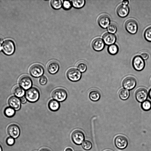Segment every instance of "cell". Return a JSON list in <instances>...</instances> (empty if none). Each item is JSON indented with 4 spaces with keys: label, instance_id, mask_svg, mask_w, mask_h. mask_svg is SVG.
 Returning <instances> with one entry per match:
<instances>
[{
    "label": "cell",
    "instance_id": "cell-20",
    "mask_svg": "<svg viewBox=\"0 0 151 151\" xmlns=\"http://www.w3.org/2000/svg\"><path fill=\"white\" fill-rule=\"evenodd\" d=\"M48 105L49 109L52 111H57L59 109L60 106L59 101L53 99L49 101Z\"/></svg>",
    "mask_w": 151,
    "mask_h": 151
},
{
    "label": "cell",
    "instance_id": "cell-28",
    "mask_svg": "<svg viewBox=\"0 0 151 151\" xmlns=\"http://www.w3.org/2000/svg\"><path fill=\"white\" fill-rule=\"evenodd\" d=\"M141 106L143 110L149 111L151 109V102L149 100H146L142 102Z\"/></svg>",
    "mask_w": 151,
    "mask_h": 151
},
{
    "label": "cell",
    "instance_id": "cell-32",
    "mask_svg": "<svg viewBox=\"0 0 151 151\" xmlns=\"http://www.w3.org/2000/svg\"><path fill=\"white\" fill-rule=\"evenodd\" d=\"M82 146L84 149L86 150H90L92 147V144L89 141L86 140L82 143Z\"/></svg>",
    "mask_w": 151,
    "mask_h": 151
},
{
    "label": "cell",
    "instance_id": "cell-30",
    "mask_svg": "<svg viewBox=\"0 0 151 151\" xmlns=\"http://www.w3.org/2000/svg\"><path fill=\"white\" fill-rule=\"evenodd\" d=\"M144 36L147 41L151 42V26L145 30L144 33Z\"/></svg>",
    "mask_w": 151,
    "mask_h": 151
},
{
    "label": "cell",
    "instance_id": "cell-36",
    "mask_svg": "<svg viewBox=\"0 0 151 151\" xmlns=\"http://www.w3.org/2000/svg\"><path fill=\"white\" fill-rule=\"evenodd\" d=\"M140 56L143 60H146L149 57L148 54L146 52H142Z\"/></svg>",
    "mask_w": 151,
    "mask_h": 151
},
{
    "label": "cell",
    "instance_id": "cell-44",
    "mask_svg": "<svg viewBox=\"0 0 151 151\" xmlns=\"http://www.w3.org/2000/svg\"><path fill=\"white\" fill-rule=\"evenodd\" d=\"M109 151V150H107V151Z\"/></svg>",
    "mask_w": 151,
    "mask_h": 151
},
{
    "label": "cell",
    "instance_id": "cell-12",
    "mask_svg": "<svg viewBox=\"0 0 151 151\" xmlns=\"http://www.w3.org/2000/svg\"><path fill=\"white\" fill-rule=\"evenodd\" d=\"M115 144L118 148L123 149L127 146L128 140L125 137L122 135H119L115 138Z\"/></svg>",
    "mask_w": 151,
    "mask_h": 151
},
{
    "label": "cell",
    "instance_id": "cell-9",
    "mask_svg": "<svg viewBox=\"0 0 151 151\" xmlns=\"http://www.w3.org/2000/svg\"><path fill=\"white\" fill-rule=\"evenodd\" d=\"M19 84L24 89L28 90L30 88L32 84L30 78L27 75L21 76L19 80Z\"/></svg>",
    "mask_w": 151,
    "mask_h": 151
},
{
    "label": "cell",
    "instance_id": "cell-40",
    "mask_svg": "<svg viewBox=\"0 0 151 151\" xmlns=\"http://www.w3.org/2000/svg\"><path fill=\"white\" fill-rule=\"evenodd\" d=\"M65 151H73L72 149L71 148L68 147V148H67L66 149Z\"/></svg>",
    "mask_w": 151,
    "mask_h": 151
},
{
    "label": "cell",
    "instance_id": "cell-42",
    "mask_svg": "<svg viewBox=\"0 0 151 151\" xmlns=\"http://www.w3.org/2000/svg\"><path fill=\"white\" fill-rule=\"evenodd\" d=\"M3 42V40L0 37V45H1Z\"/></svg>",
    "mask_w": 151,
    "mask_h": 151
},
{
    "label": "cell",
    "instance_id": "cell-22",
    "mask_svg": "<svg viewBox=\"0 0 151 151\" xmlns=\"http://www.w3.org/2000/svg\"><path fill=\"white\" fill-rule=\"evenodd\" d=\"M13 92L16 96L18 97L21 98L24 95L25 91L21 87L17 86L14 88L13 90Z\"/></svg>",
    "mask_w": 151,
    "mask_h": 151
},
{
    "label": "cell",
    "instance_id": "cell-8",
    "mask_svg": "<svg viewBox=\"0 0 151 151\" xmlns=\"http://www.w3.org/2000/svg\"><path fill=\"white\" fill-rule=\"evenodd\" d=\"M132 64L134 68L138 71L142 70L145 65L144 60L139 55L136 56L134 58Z\"/></svg>",
    "mask_w": 151,
    "mask_h": 151
},
{
    "label": "cell",
    "instance_id": "cell-11",
    "mask_svg": "<svg viewBox=\"0 0 151 151\" xmlns=\"http://www.w3.org/2000/svg\"><path fill=\"white\" fill-rule=\"evenodd\" d=\"M147 96V92L144 88H139L137 89L135 92L136 99L139 102H143L145 101Z\"/></svg>",
    "mask_w": 151,
    "mask_h": 151
},
{
    "label": "cell",
    "instance_id": "cell-41",
    "mask_svg": "<svg viewBox=\"0 0 151 151\" xmlns=\"http://www.w3.org/2000/svg\"><path fill=\"white\" fill-rule=\"evenodd\" d=\"M148 94L150 98L151 99V89L149 91Z\"/></svg>",
    "mask_w": 151,
    "mask_h": 151
},
{
    "label": "cell",
    "instance_id": "cell-3",
    "mask_svg": "<svg viewBox=\"0 0 151 151\" xmlns=\"http://www.w3.org/2000/svg\"><path fill=\"white\" fill-rule=\"evenodd\" d=\"M1 48L5 54L11 55L14 53L15 51L14 43L11 40H6L3 43Z\"/></svg>",
    "mask_w": 151,
    "mask_h": 151
},
{
    "label": "cell",
    "instance_id": "cell-4",
    "mask_svg": "<svg viewBox=\"0 0 151 151\" xmlns=\"http://www.w3.org/2000/svg\"><path fill=\"white\" fill-rule=\"evenodd\" d=\"M68 78L72 81H79L81 77V73L78 69L72 68L69 69L67 72Z\"/></svg>",
    "mask_w": 151,
    "mask_h": 151
},
{
    "label": "cell",
    "instance_id": "cell-33",
    "mask_svg": "<svg viewBox=\"0 0 151 151\" xmlns=\"http://www.w3.org/2000/svg\"><path fill=\"white\" fill-rule=\"evenodd\" d=\"M72 3L70 1H65L63 4V7L65 10H69L71 9L72 7Z\"/></svg>",
    "mask_w": 151,
    "mask_h": 151
},
{
    "label": "cell",
    "instance_id": "cell-17",
    "mask_svg": "<svg viewBox=\"0 0 151 151\" xmlns=\"http://www.w3.org/2000/svg\"><path fill=\"white\" fill-rule=\"evenodd\" d=\"M102 39L104 43L108 45H110L116 42V37L113 34L106 32L103 35Z\"/></svg>",
    "mask_w": 151,
    "mask_h": 151
},
{
    "label": "cell",
    "instance_id": "cell-37",
    "mask_svg": "<svg viewBox=\"0 0 151 151\" xmlns=\"http://www.w3.org/2000/svg\"><path fill=\"white\" fill-rule=\"evenodd\" d=\"M20 101L21 102L22 104L25 103L27 101V99L25 97L22 96L20 98Z\"/></svg>",
    "mask_w": 151,
    "mask_h": 151
},
{
    "label": "cell",
    "instance_id": "cell-10",
    "mask_svg": "<svg viewBox=\"0 0 151 151\" xmlns=\"http://www.w3.org/2000/svg\"><path fill=\"white\" fill-rule=\"evenodd\" d=\"M136 84V81L134 77L127 76L125 78L122 82L123 87L127 90H130L134 88Z\"/></svg>",
    "mask_w": 151,
    "mask_h": 151
},
{
    "label": "cell",
    "instance_id": "cell-24",
    "mask_svg": "<svg viewBox=\"0 0 151 151\" xmlns=\"http://www.w3.org/2000/svg\"><path fill=\"white\" fill-rule=\"evenodd\" d=\"M109 53L112 55L116 54L119 51V48L117 45L115 44L109 45L107 49Z\"/></svg>",
    "mask_w": 151,
    "mask_h": 151
},
{
    "label": "cell",
    "instance_id": "cell-38",
    "mask_svg": "<svg viewBox=\"0 0 151 151\" xmlns=\"http://www.w3.org/2000/svg\"><path fill=\"white\" fill-rule=\"evenodd\" d=\"M122 3L123 4L127 5L129 3V1L128 0H124L122 1Z\"/></svg>",
    "mask_w": 151,
    "mask_h": 151
},
{
    "label": "cell",
    "instance_id": "cell-34",
    "mask_svg": "<svg viewBox=\"0 0 151 151\" xmlns=\"http://www.w3.org/2000/svg\"><path fill=\"white\" fill-rule=\"evenodd\" d=\"M47 79L45 76H42L40 78L39 83L41 85H45L47 83Z\"/></svg>",
    "mask_w": 151,
    "mask_h": 151
},
{
    "label": "cell",
    "instance_id": "cell-7",
    "mask_svg": "<svg viewBox=\"0 0 151 151\" xmlns=\"http://www.w3.org/2000/svg\"><path fill=\"white\" fill-rule=\"evenodd\" d=\"M84 138L83 132L79 130H75L72 134V140L73 142L76 145H81L83 142Z\"/></svg>",
    "mask_w": 151,
    "mask_h": 151
},
{
    "label": "cell",
    "instance_id": "cell-27",
    "mask_svg": "<svg viewBox=\"0 0 151 151\" xmlns=\"http://www.w3.org/2000/svg\"><path fill=\"white\" fill-rule=\"evenodd\" d=\"M4 113L6 116L9 117H12L14 115L15 111L12 108L9 107L5 109Z\"/></svg>",
    "mask_w": 151,
    "mask_h": 151
},
{
    "label": "cell",
    "instance_id": "cell-25",
    "mask_svg": "<svg viewBox=\"0 0 151 151\" xmlns=\"http://www.w3.org/2000/svg\"><path fill=\"white\" fill-rule=\"evenodd\" d=\"M50 5L52 7L55 9H60L62 5V1L61 0H52L50 1Z\"/></svg>",
    "mask_w": 151,
    "mask_h": 151
},
{
    "label": "cell",
    "instance_id": "cell-45",
    "mask_svg": "<svg viewBox=\"0 0 151 151\" xmlns=\"http://www.w3.org/2000/svg\"></svg>",
    "mask_w": 151,
    "mask_h": 151
},
{
    "label": "cell",
    "instance_id": "cell-18",
    "mask_svg": "<svg viewBox=\"0 0 151 151\" xmlns=\"http://www.w3.org/2000/svg\"><path fill=\"white\" fill-rule=\"evenodd\" d=\"M129 8L126 5L121 4L117 7L116 12L118 15L121 17L127 16L129 12Z\"/></svg>",
    "mask_w": 151,
    "mask_h": 151
},
{
    "label": "cell",
    "instance_id": "cell-35",
    "mask_svg": "<svg viewBox=\"0 0 151 151\" xmlns=\"http://www.w3.org/2000/svg\"><path fill=\"white\" fill-rule=\"evenodd\" d=\"M15 140L12 137H8L6 140L7 144L11 146L13 145L14 143Z\"/></svg>",
    "mask_w": 151,
    "mask_h": 151
},
{
    "label": "cell",
    "instance_id": "cell-13",
    "mask_svg": "<svg viewBox=\"0 0 151 151\" xmlns=\"http://www.w3.org/2000/svg\"><path fill=\"white\" fill-rule=\"evenodd\" d=\"M7 131L8 134L12 137L17 138L19 136L20 130L18 126L15 124H12L8 127Z\"/></svg>",
    "mask_w": 151,
    "mask_h": 151
},
{
    "label": "cell",
    "instance_id": "cell-43",
    "mask_svg": "<svg viewBox=\"0 0 151 151\" xmlns=\"http://www.w3.org/2000/svg\"><path fill=\"white\" fill-rule=\"evenodd\" d=\"M0 151H2V147L0 145Z\"/></svg>",
    "mask_w": 151,
    "mask_h": 151
},
{
    "label": "cell",
    "instance_id": "cell-29",
    "mask_svg": "<svg viewBox=\"0 0 151 151\" xmlns=\"http://www.w3.org/2000/svg\"><path fill=\"white\" fill-rule=\"evenodd\" d=\"M77 69L81 72H85L87 69V65L84 62H80L78 63L77 65Z\"/></svg>",
    "mask_w": 151,
    "mask_h": 151
},
{
    "label": "cell",
    "instance_id": "cell-1",
    "mask_svg": "<svg viewBox=\"0 0 151 151\" xmlns=\"http://www.w3.org/2000/svg\"><path fill=\"white\" fill-rule=\"evenodd\" d=\"M40 96L38 90L36 88L33 87L28 89L25 93V97L30 102H35L39 99Z\"/></svg>",
    "mask_w": 151,
    "mask_h": 151
},
{
    "label": "cell",
    "instance_id": "cell-2",
    "mask_svg": "<svg viewBox=\"0 0 151 151\" xmlns=\"http://www.w3.org/2000/svg\"><path fill=\"white\" fill-rule=\"evenodd\" d=\"M52 96L54 99L59 102H62L66 99L67 93L65 89L62 88H58L52 92Z\"/></svg>",
    "mask_w": 151,
    "mask_h": 151
},
{
    "label": "cell",
    "instance_id": "cell-6",
    "mask_svg": "<svg viewBox=\"0 0 151 151\" xmlns=\"http://www.w3.org/2000/svg\"><path fill=\"white\" fill-rule=\"evenodd\" d=\"M125 27L127 31L129 33L134 34L136 33L138 28L136 21L132 19L127 20L125 24Z\"/></svg>",
    "mask_w": 151,
    "mask_h": 151
},
{
    "label": "cell",
    "instance_id": "cell-5",
    "mask_svg": "<svg viewBox=\"0 0 151 151\" xmlns=\"http://www.w3.org/2000/svg\"><path fill=\"white\" fill-rule=\"evenodd\" d=\"M29 73L31 75L34 77H39L42 76L44 70L43 67L39 64H35L30 68Z\"/></svg>",
    "mask_w": 151,
    "mask_h": 151
},
{
    "label": "cell",
    "instance_id": "cell-31",
    "mask_svg": "<svg viewBox=\"0 0 151 151\" xmlns=\"http://www.w3.org/2000/svg\"><path fill=\"white\" fill-rule=\"evenodd\" d=\"M117 27L114 23H110L107 27V30L110 33L114 34L117 31Z\"/></svg>",
    "mask_w": 151,
    "mask_h": 151
},
{
    "label": "cell",
    "instance_id": "cell-16",
    "mask_svg": "<svg viewBox=\"0 0 151 151\" xmlns=\"http://www.w3.org/2000/svg\"><path fill=\"white\" fill-rule=\"evenodd\" d=\"M93 49L96 51H100L104 48L105 44L104 41L100 38L94 39L91 44Z\"/></svg>",
    "mask_w": 151,
    "mask_h": 151
},
{
    "label": "cell",
    "instance_id": "cell-14",
    "mask_svg": "<svg viewBox=\"0 0 151 151\" xmlns=\"http://www.w3.org/2000/svg\"><path fill=\"white\" fill-rule=\"evenodd\" d=\"M110 18L107 15L103 14L98 18V22L99 25L102 28L105 29L109 26L110 23Z\"/></svg>",
    "mask_w": 151,
    "mask_h": 151
},
{
    "label": "cell",
    "instance_id": "cell-15",
    "mask_svg": "<svg viewBox=\"0 0 151 151\" xmlns=\"http://www.w3.org/2000/svg\"><path fill=\"white\" fill-rule=\"evenodd\" d=\"M8 104L10 107L16 110H19L21 106L20 99L15 96H12L9 99Z\"/></svg>",
    "mask_w": 151,
    "mask_h": 151
},
{
    "label": "cell",
    "instance_id": "cell-26",
    "mask_svg": "<svg viewBox=\"0 0 151 151\" xmlns=\"http://www.w3.org/2000/svg\"><path fill=\"white\" fill-rule=\"evenodd\" d=\"M72 4L73 6L76 8H81L84 6L85 1L84 0H72Z\"/></svg>",
    "mask_w": 151,
    "mask_h": 151
},
{
    "label": "cell",
    "instance_id": "cell-23",
    "mask_svg": "<svg viewBox=\"0 0 151 151\" xmlns=\"http://www.w3.org/2000/svg\"><path fill=\"white\" fill-rule=\"evenodd\" d=\"M119 95L120 98L123 100L127 99L129 96V91L125 88L121 89L119 91Z\"/></svg>",
    "mask_w": 151,
    "mask_h": 151
},
{
    "label": "cell",
    "instance_id": "cell-19",
    "mask_svg": "<svg viewBox=\"0 0 151 151\" xmlns=\"http://www.w3.org/2000/svg\"><path fill=\"white\" fill-rule=\"evenodd\" d=\"M59 65L58 63L55 61L52 60L48 64L47 69L50 74H53L56 73L59 70Z\"/></svg>",
    "mask_w": 151,
    "mask_h": 151
},
{
    "label": "cell",
    "instance_id": "cell-21",
    "mask_svg": "<svg viewBox=\"0 0 151 151\" xmlns=\"http://www.w3.org/2000/svg\"><path fill=\"white\" fill-rule=\"evenodd\" d=\"M100 93L96 89H93L89 93V97L90 99L93 101H98L100 97Z\"/></svg>",
    "mask_w": 151,
    "mask_h": 151
},
{
    "label": "cell",
    "instance_id": "cell-39",
    "mask_svg": "<svg viewBox=\"0 0 151 151\" xmlns=\"http://www.w3.org/2000/svg\"><path fill=\"white\" fill-rule=\"evenodd\" d=\"M40 151H50L49 149L46 148H43Z\"/></svg>",
    "mask_w": 151,
    "mask_h": 151
}]
</instances>
